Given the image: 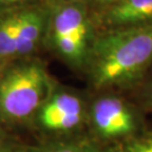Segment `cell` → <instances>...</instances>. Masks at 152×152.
Returning <instances> with one entry per match:
<instances>
[{
  "instance_id": "cell-14",
  "label": "cell",
  "mask_w": 152,
  "mask_h": 152,
  "mask_svg": "<svg viewBox=\"0 0 152 152\" xmlns=\"http://www.w3.org/2000/svg\"><path fill=\"white\" fill-rule=\"evenodd\" d=\"M0 149H1V144H0Z\"/></svg>"
},
{
  "instance_id": "cell-7",
  "label": "cell",
  "mask_w": 152,
  "mask_h": 152,
  "mask_svg": "<svg viewBox=\"0 0 152 152\" xmlns=\"http://www.w3.org/2000/svg\"><path fill=\"white\" fill-rule=\"evenodd\" d=\"M45 20L44 12L38 8L20 12L16 55L28 54L35 49L45 29Z\"/></svg>"
},
{
  "instance_id": "cell-9",
  "label": "cell",
  "mask_w": 152,
  "mask_h": 152,
  "mask_svg": "<svg viewBox=\"0 0 152 152\" xmlns=\"http://www.w3.org/2000/svg\"><path fill=\"white\" fill-rule=\"evenodd\" d=\"M25 152H106L89 142H55L45 145L28 148Z\"/></svg>"
},
{
  "instance_id": "cell-12",
  "label": "cell",
  "mask_w": 152,
  "mask_h": 152,
  "mask_svg": "<svg viewBox=\"0 0 152 152\" xmlns=\"http://www.w3.org/2000/svg\"><path fill=\"white\" fill-rule=\"evenodd\" d=\"M100 4H104V5H113V4H115V2H117L118 0H98Z\"/></svg>"
},
{
  "instance_id": "cell-13",
  "label": "cell",
  "mask_w": 152,
  "mask_h": 152,
  "mask_svg": "<svg viewBox=\"0 0 152 152\" xmlns=\"http://www.w3.org/2000/svg\"><path fill=\"white\" fill-rule=\"evenodd\" d=\"M150 97H151V102H152V86H151V90H150Z\"/></svg>"
},
{
  "instance_id": "cell-5",
  "label": "cell",
  "mask_w": 152,
  "mask_h": 152,
  "mask_svg": "<svg viewBox=\"0 0 152 152\" xmlns=\"http://www.w3.org/2000/svg\"><path fill=\"white\" fill-rule=\"evenodd\" d=\"M83 106L79 98L68 92L55 94L42 105L38 112L39 124L51 132L75 130L82 122Z\"/></svg>"
},
{
  "instance_id": "cell-10",
  "label": "cell",
  "mask_w": 152,
  "mask_h": 152,
  "mask_svg": "<svg viewBox=\"0 0 152 152\" xmlns=\"http://www.w3.org/2000/svg\"><path fill=\"white\" fill-rule=\"evenodd\" d=\"M114 152H152V133L131 136Z\"/></svg>"
},
{
  "instance_id": "cell-4",
  "label": "cell",
  "mask_w": 152,
  "mask_h": 152,
  "mask_svg": "<svg viewBox=\"0 0 152 152\" xmlns=\"http://www.w3.org/2000/svg\"><path fill=\"white\" fill-rule=\"evenodd\" d=\"M91 120L96 132L105 139L131 136L136 129L133 112L120 98L98 99L91 109Z\"/></svg>"
},
{
  "instance_id": "cell-8",
  "label": "cell",
  "mask_w": 152,
  "mask_h": 152,
  "mask_svg": "<svg viewBox=\"0 0 152 152\" xmlns=\"http://www.w3.org/2000/svg\"><path fill=\"white\" fill-rule=\"evenodd\" d=\"M19 23L20 12L9 15L0 20V59L16 55Z\"/></svg>"
},
{
  "instance_id": "cell-3",
  "label": "cell",
  "mask_w": 152,
  "mask_h": 152,
  "mask_svg": "<svg viewBox=\"0 0 152 152\" xmlns=\"http://www.w3.org/2000/svg\"><path fill=\"white\" fill-rule=\"evenodd\" d=\"M86 8L79 2H65L51 17L50 34L58 53L71 64L88 60L91 49V29Z\"/></svg>"
},
{
  "instance_id": "cell-11",
  "label": "cell",
  "mask_w": 152,
  "mask_h": 152,
  "mask_svg": "<svg viewBox=\"0 0 152 152\" xmlns=\"http://www.w3.org/2000/svg\"><path fill=\"white\" fill-rule=\"evenodd\" d=\"M29 0H0V6H12L17 4H23Z\"/></svg>"
},
{
  "instance_id": "cell-6",
  "label": "cell",
  "mask_w": 152,
  "mask_h": 152,
  "mask_svg": "<svg viewBox=\"0 0 152 152\" xmlns=\"http://www.w3.org/2000/svg\"><path fill=\"white\" fill-rule=\"evenodd\" d=\"M105 22L116 28L152 23V0H118L109 6Z\"/></svg>"
},
{
  "instance_id": "cell-1",
  "label": "cell",
  "mask_w": 152,
  "mask_h": 152,
  "mask_svg": "<svg viewBox=\"0 0 152 152\" xmlns=\"http://www.w3.org/2000/svg\"><path fill=\"white\" fill-rule=\"evenodd\" d=\"M88 60L96 87L120 86L136 79L152 62V23L104 34L92 43Z\"/></svg>"
},
{
  "instance_id": "cell-2",
  "label": "cell",
  "mask_w": 152,
  "mask_h": 152,
  "mask_svg": "<svg viewBox=\"0 0 152 152\" xmlns=\"http://www.w3.org/2000/svg\"><path fill=\"white\" fill-rule=\"evenodd\" d=\"M51 91L49 75L38 63L12 68L0 80V117L20 122L42 107Z\"/></svg>"
}]
</instances>
